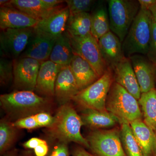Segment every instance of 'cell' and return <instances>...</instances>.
Segmentation results:
<instances>
[{
	"label": "cell",
	"instance_id": "1",
	"mask_svg": "<svg viewBox=\"0 0 156 156\" xmlns=\"http://www.w3.org/2000/svg\"><path fill=\"white\" fill-rule=\"evenodd\" d=\"M84 125L81 117L68 103L58 109L53 123L47 127V131L51 138L58 142H73L89 148L88 140L81 133V127Z\"/></svg>",
	"mask_w": 156,
	"mask_h": 156
},
{
	"label": "cell",
	"instance_id": "2",
	"mask_svg": "<svg viewBox=\"0 0 156 156\" xmlns=\"http://www.w3.org/2000/svg\"><path fill=\"white\" fill-rule=\"evenodd\" d=\"M153 17L149 10L140 9L122 43L124 55L147 54L152 28Z\"/></svg>",
	"mask_w": 156,
	"mask_h": 156
},
{
	"label": "cell",
	"instance_id": "3",
	"mask_svg": "<svg viewBox=\"0 0 156 156\" xmlns=\"http://www.w3.org/2000/svg\"><path fill=\"white\" fill-rule=\"evenodd\" d=\"M50 98L40 96L33 91L18 90L0 96L2 107L9 114L28 116L42 111L50 103Z\"/></svg>",
	"mask_w": 156,
	"mask_h": 156
},
{
	"label": "cell",
	"instance_id": "4",
	"mask_svg": "<svg viewBox=\"0 0 156 156\" xmlns=\"http://www.w3.org/2000/svg\"><path fill=\"white\" fill-rule=\"evenodd\" d=\"M106 109L118 119L120 124H130L141 119L142 116L138 100L115 82L112 84L108 95Z\"/></svg>",
	"mask_w": 156,
	"mask_h": 156
},
{
	"label": "cell",
	"instance_id": "5",
	"mask_svg": "<svg viewBox=\"0 0 156 156\" xmlns=\"http://www.w3.org/2000/svg\"><path fill=\"white\" fill-rule=\"evenodd\" d=\"M107 3L110 30L122 43L139 13V2L136 0H109Z\"/></svg>",
	"mask_w": 156,
	"mask_h": 156
},
{
	"label": "cell",
	"instance_id": "6",
	"mask_svg": "<svg viewBox=\"0 0 156 156\" xmlns=\"http://www.w3.org/2000/svg\"><path fill=\"white\" fill-rule=\"evenodd\" d=\"M114 82L112 69L109 67L103 75L92 85L80 91L72 100L85 109L106 111L107 98Z\"/></svg>",
	"mask_w": 156,
	"mask_h": 156
},
{
	"label": "cell",
	"instance_id": "7",
	"mask_svg": "<svg viewBox=\"0 0 156 156\" xmlns=\"http://www.w3.org/2000/svg\"><path fill=\"white\" fill-rule=\"evenodd\" d=\"M66 33L69 38L74 54L89 62L101 77L109 67L102 56L98 41L91 34L85 36L76 37Z\"/></svg>",
	"mask_w": 156,
	"mask_h": 156
},
{
	"label": "cell",
	"instance_id": "8",
	"mask_svg": "<svg viewBox=\"0 0 156 156\" xmlns=\"http://www.w3.org/2000/svg\"><path fill=\"white\" fill-rule=\"evenodd\" d=\"M89 148L97 156H127L121 140L120 132L116 129L95 130L87 138Z\"/></svg>",
	"mask_w": 156,
	"mask_h": 156
},
{
	"label": "cell",
	"instance_id": "9",
	"mask_svg": "<svg viewBox=\"0 0 156 156\" xmlns=\"http://www.w3.org/2000/svg\"><path fill=\"white\" fill-rule=\"evenodd\" d=\"M34 28L6 29L1 30V55L17 59L25 50L34 33Z\"/></svg>",
	"mask_w": 156,
	"mask_h": 156
},
{
	"label": "cell",
	"instance_id": "10",
	"mask_svg": "<svg viewBox=\"0 0 156 156\" xmlns=\"http://www.w3.org/2000/svg\"><path fill=\"white\" fill-rule=\"evenodd\" d=\"M14 61V83L19 90L34 92L41 62L30 57H21Z\"/></svg>",
	"mask_w": 156,
	"mask_h": 156
},
{
	"label": "cell",
	"instance_id": "11",
	"mask_svg": "<svg viewBox=\"0 0 156 156\" xmlns=\"http://www.w3.org/2000/svg\"><path fill=\"white\" fill-rule=\"evenodd\" d=\"M133 66L141 93L156 88V66L141 54H134L129 57Z\"/></svg>",
	"mask_w": 156,
	"mask_h": 156
},
{
	"label": "cell",
	"instance_id": "12",
	"mask_svg": "<svg viewBox=\"0 0 156 156\" xmlns=\"http://www.w3.org/2000/svg\"><path fill=\"white\" fill-rule=\"evenodd\" d=\"M57 38L34 30L33 34L21 57L33 58L41 63L47 61L49 59Z\"/></svg>",
	"mask_w": 156,
	"mask_h": 156
},
{
	"label": "cell",
	"instance_id": "13",
	"mask_svg": "<svg viewBox=\"0 0 156 156\" xmlns=\"http://www.w3.org/2000/svg\"><path fill=\"white\" fill-rule=\"evenodd\" d=\"M111 68L115 82L139 100L141 91L130 58L125 57Z\"/></svg>",
	"mask_w": 156,
	"mask_h": 156
},
{
	"label": "cell",
	"instance_id": "14",
	"mask_svg": "<svg viewBox=\"0 0 156 156\" xmlns=\"http://www.w3.org/2000/svg\"><path fill=\"white\" fill-rule=\"evenodd\" d=\"M61 66L48 59L41 63L35 91L43 97L55 95V83Z\"/></svg>",
	"mask_w": 156,
	"mask_h": 156
},
{
	"label": "cell",
	"instance_id": "15",
	"mask_svg": "<svg viewBox=\"0 0 156 156\" xmlns=\"http://www.w3.org/2000/svg\"><path fill=\"white\" fill-rule=\"evenodd\" d=\"M69 15L67 6H59L48 17L40 20L34 30L58 38L66 31Z\"/></svg>",
	"mask_w": 156,
	"mask_h": 156
},
{
	"label": "cell",
	"instance_id": "16",
	"mask_svg": "<svg viewBox=\"0 0 156 156\" xmlns=\"http://www.w3.org/2000/svg\"><path fill=\"white\" fill-rule=\"evenodd\" d=\"M39 20L11 6H2L0 9V28L6 29L34 28Z\"/></svg>",
	"mask_w": 156,
	"mask_h": 156
},
{
	"label": "cell",
	"instance_id": "17",
	"mask_svg": "<svg viewBox=\"0 0 156 156\" xmlns=\"http://www.w3.org/2000/svg\"><path fill=\"white\" fill-rule=\"evenodd\" d=\"M80 91L69 66L61 67L55 86L54 96L58 103L61 105L68 103Z\"/></svg>",
	"mask_w": 156,
	"mask_h": 156
},
{
	"label": "cell",
	"instance_id": "18",
	"mask_svg": "<svg viewBox=\"0 0 156 156\" xmlns=\"http://www.w3.org/2000/svg\"><path fill=\"white\" fill-rule=\"evenodd\" d=\"M98 43L102 56L108 67H112L126 57L122 42L111 31L101 37Z\"/></svg>",
	"mask_w": 156,
	"mask_h": 156
},
{
	"label": "cell",
	"instance_id": "19",
	"mask_svg": "<svg viewBox=\"0 0 156 156\" xmlns=\"http://www.w3.org/2000/svg\"><path fill=\"white\" fill-rule=\"evenodd\" d=\"M69 67L80 91L89 87L99 78L89 62L76 54L73 56Z\"/></svg>",
	"mask_w": 156,
	"mask_h": 156
},
{
	"label": "cell",
	"instance_id": "20",
	"mask_svg": "<svg viewBox=\"0 0 156 156\" xmlns=\"http://www.w3.org/2000/svg\"><path fill=\"white\" fill-rule=\"evenodd\" d=\"M135 139L142 151L143 156H152L155 148L156 133L141 119L130 124Z\"/></svg>",
	"mask_w": 156,
	"mask_h": 156
},
{
	"label": "cell",
	"instance_id": "21",
	"mask_svg": "<svg viewBox=\"0 0 156 156\" xmlns=\"http://www.w3.org/2000/svg\"><path fill=\"white\" fill-rule=\"evenodd\" d=\"M3 6L14 7L40 21L48 17L60 6L50 9L42 0H11Z\"/></svg>",
	"mask_w": 156,
	"mask_h": 156
},
{
	"label": "cell",
	"instance_id": "22",
	"mask_svg": "<svg viewBox=\"0 0 156 156\" xmlns=\"http://www.w3.org/2000/svg\"><path fill=\"white\" fill-rule=\"evenodd\" d=\"M74 55L69 38L65 32L56 39L49 60L61 67L68 66Z\"/></svg>",
	"mask_w": 156,
	"mask_h": 156
},
{
	"label": "cell",
	"instance_id": "23",
	"mask_svg": "<svg viewBox=\"0 0 156 156\" xmlns=\"http://www.w3.org/2000/svg\"><path fill=\"white\" fill-rule=\"evenodd\" d=\"M81 118L84 125L94 128H108L119 123L118 119L107 111L85 109Z\"/></svg>",
	"mask_w": 156,
	"mask_h": 156
},
{
	"label": "cell",
	"instance_id": "24",
	"mask_svg": "<svg viewBox=\"0 0 156 156\" xmlns=\"http://www.w3.org/2000/svg\"><path fill=\"white\" fill-rule=\"evenodd\" d=\"M138 101L144 122L156 133V88L141 93Z\"/></svg>",
	"mask_w": 156,
	"mask_h": 156
},
{
	"label": "cell",
	"instance_id": "25",
	"mask_svg": "<svg viewBox=\"0 0 156 156\" xmlns=\"http://www.w3.org/2000/svg\"><path fill=\"white\" fill-rule=\"evenodd\" d=\"M91 17L89 13L69 15L66 32L76 37L85 36L91 34Z\"/></svg>",
	"mask_w": 156,
	"mask_h": 156
},
{
	"label": "cell",
	"instance_id": "26",
	"mask_svg": "<svg viewBox=\"0 0 156 156\" xmlns=\"http://www.w3.org/2000/svg\"><path fill=\"white\" fill-rule=\"evenodd\" d=\"M91 34L98 41L110 30L108 11L101 5L91 15Z\"/></svg>",
	"mask_w": 156,
	"mask_h": 156
},
{
	"label": "cell",
	"instance_id": "27",
	"mask_svg": "<svg viewBox=\"0 0 156 156\" xmlns=\"http://www.w3.org/2000/svg\"><path fill=\"white\" fill-rule=\"evenodd\" d=\"M120 125L121 140L127 156H143L141 149L131 130L130 124L123 123Z\"/></svg>",
	"mask_w": 156,
	"mask_h": 156
},
{
	"label": "cell",
	"instance_id": "28",
	"mask_svg": "<svg viewBox=\"0 0 156 156\" xmlns=\"http://www.w3.org/2000/svg\"><path fill=\"white\" fill-rule=\"evenodd\" d=\"M12 123L5 120L0 123V152L5 153L12 146L16 140L17 132Z\"/></svg>",
	"mask_w": 156,
	"mask_h": 156
},
{
	"label": "cell",
	"instance_id": "29",
	"mask_svg": "<svg viewBox=\"0 0 156 156\" xmlns=\"http://www.w3.org/2000/svg\"><path fill=\"white\" fill-rule=\"evenodd\" d=\"M69 10L70 15L89 13L95 3L93 0H67L65 2Z\"/></svg>",
	"mask_w": 156,
	"mask_h": 156
},
{
	"label": "cell",
	"instance_id": "30",
	"mask_svg": "<svg viewBox=\"0 0 156 156\" xmlns=\"http://www.w3.org/2000/svg\"><path fill=\"white\" fill-rule=\"evenodd\" d=\"M14 80V61L1 58L0 60V82L4 86Z\"/></svg>",
	"mask_w": 156,
	"mask_h": 156
},
{
	"label": "cell",
	"instance_id": "31",
	"mask_svg": "<svg viewBox=\"0 0 156 156\" xmlns=\"http://www.w3.org/2000/svg\"><path fill=\"white\" fill-rule=\"evenodd\" d=\"M12 124L14 127L17 128L26 129L28 130L40 128L38 123L34 115L18 119L12 123Z\"/></svg>",
	"mask_w": 156,
	"mask_h": 156
},
{
	"label": "cell",
	"instance_id": "32",
	"mask_svg": "<svg viewBox=\"0 0 156 156\" xmlns=\"http://www.w3.org/2000/svg\"><path fill=\"white\" fill-rule=\"evenodd\" d=\"M147 57L156 66V22L153 17L152 28Z\"/></svg>",
	"mask_w": 156,
	"mask_h": 156
},
{
	"label": "cell",
	"instance_id": "33",
	"mask_svg": "<svg viewBox=\"0 0 156 156\" xmlns=\"http://www.w3.org/2000/svg\"><path fill=\"white\" fill-rule=\"evenodd\" d=\"M36 119L38 123L40 128L48 127L53 123L54 117L50 114L44 112H40L34 114Z\"/></svg>",
	"mask_w": 156,
	"mask_h": 156
},
{
	"label": "cell",
	"instance_id": "34",
	"mask_svg": "<svg viewBox=\"0 0 156 156\" xmlns=\"http://www.w3.org/2000/svg\"><path fill=\"white\" fill-rule=\"evenodd\" d=\"M48 156H69V152L67 144L58 142L53 147Z\"/></svg>",
	"mask_w": 156,
	"mask_h": 156
},
{
	"label": "cell",
	"instance_id": "35",
	"mask_svg": "<svg viewBox=\"0 0 156 156\" xmlns=\"http://www.w3.org/2000/svg\"><path fill=\"white\" fill-rule=\"evenodd\" d=\"M36 156H47L49 153V147L47 142L43 140L41 143L34 149Z\"/></svg>",
	"mask_w": 156,
	"mask_h": 156
},
{
	"label": "cell",
	"instance_id": "36",
	"mask_svg": "<svg viewBox=\"0 0 156 156\" xmlns=\"http://www.w3.org/2000/svg\"><path fill=\"white\" fill-rule=\"evenodd\" d=\"M44 140L37 137H33L23 144V147L27 149H34L37 146L39 145Z\"/></svg>",
	"mask_w": 156,
	"mask_h": 156
},
{
	"label": "cell",
	"instance_id": "37",
	"mask_svg": "<svg viewBox=\"0 0 156 156\" xmlns=\"http://www.w3.org/2000/svg\"><path fill=\"white\" fill-rule=\"evenodd\" d=\"M72 154L73 156H97L94 154L90 153L83 148L80 147L75 148L73 150Z\"/></svg>",
	"mask_w": 156,
	"mask_h": 156
},
{
	"label": "cell",
	"instance_id": "38",
	"mask_svg": "<svg viewBox=\"0 0 156 156\" xmlns=\"http://www.w3.org/2000/svg\"><path fill=\"white\" fill-rule=\"evenodd\" d=\"M140 9L149 10L156 3V0H138Z\"/></svg>",
	"mask_w": 156,
	"mask_h": 156
},
{
	"label": "cell",
	"instance_id": "39",
	"mask_svg": "<svg viewBox=\"0 0 156 156\" xmlns=\"http://www.w3.org/2000/svg\"><path fill=\"white\" fill-rule=\"evenodd\" d=\"M45 5L47 6L50 9H55L59 6V5L62 3L65 2V1H60V0H42Z\"/></svg>",
	"mask_w": 156,
	"mask_h": 156
},
{
	"label": "cell",
	"instance_id": "40",
	"mask_svg": "<svg viewBox=\"0 0 156 156\" xmlns=\"http://www.w3.org/2000/svg\"><path fill=\"white\" fill-rule=\"evenodd\" d=\"M149 11L151 13L154 20L156 22V3L150 9Z\"/></svg>",
	"mask_w": 156,
	"mask_h": 156
},
{
	"label": "cell",
	"instance_id": "41",
	"mask_svg": "<svg viewBox=\"0 0 156 156\" xmlns=\"http://www.w3.org/2000/svg\"><path fill=\"white\" fill-rule=\"evenodd\" d=\"M22 156H33L31 154L28 153L25 154L23 155Z\"/></svg>",
	"mask_w": 156,
	"mask_h": 156
},
{
	"label": "cell",
	"instance_id": "42",
	"mask_svg": "<svg viewBox=\"0 0 156 156\" xmlns=\"http://www.w3.org/2000/svg\"><path fill=\"white\" fill-rule=\"evenodd\" d=\"M5 156H16L15 155H14V154H6V155Z\"/></svg>",
	"mask_w": 156,
	"mask_h": 156
},
{
	"label": "cell",
	"instance_id": "43",
	"mask_svg": "<svg viewBox=\"0 0 156 156\" xmlns=\"http://www.w3.org/2000/svg\"><path fill=\"white\" fill-rule=\"evenodd\" d=\"M154 154H155V156H156V133L155 148Z\"/></svg>",
	"mask_w": 156,
	"mask_h": 156
}]
</instances>
